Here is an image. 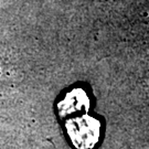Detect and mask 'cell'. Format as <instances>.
I'll use <instances>...</instances> for the list:
<instances>
[{"instance_id": "1", "label": "cell", "mask_w": 149, "mask_h": 149, "mask_svg": "<svg viewBox=\"0 0 149 149\" xmlns=\"http://www.w3.org/2000/svg\"><path fill=\"white\" fill-rule=\"evenodd\" d=\"M65 127L76 148L90 149L98 141L100 122L88 115L70 118L65 123Z\"/></svg>"}, {"instance_id": "2", "label": "cell", "mask_w": 149, "mask_h": 149, "mask_svg": "<svg viewBox=\"0 0 149 149\" xmlns=\"http://www.w3.org/2000/svg\"><path fill=\"white\" fill-rule=\"evenodd\" d=\"M88 106L90 101L85 92L81 88H75L68 93L66 96L60 102L58 109L60 115L65 117L77 112H85L86 109H88Z\"/></svg>"}]
</instances>
